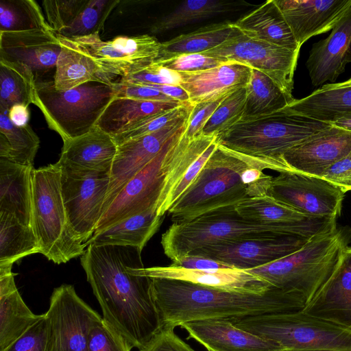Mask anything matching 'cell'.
I'll return each mask as SVG.
<instances>
[{
    "label": "cell",
    "mask_w": 351,
    "mask_h": 351,
    "mask_svg": "<svg viewBox=\"0 0 351 351\" xmlns=\"http://www.w3.org/2000/svg\"><path fill=\"white\" fill-rule=\"evenodd\" d=\"M141 252L131 246L90 244L80 257L102 318L138 350L162 328L151 278L129 270L143 263Z\"/></svg>",
    "instance_id": "cell-1"
},
{
    "label": "cell",
    "mask_w": 351,
    "mask_h": 351,
    "mask_svg": "<svg viewBox=\"0 0 351 351\" xmlns=\"http://www.w3.org/2000/svg\"><path fill=\"white\" fill-rule=\"evenodd\" d=\"M151 290L162 327L173 328L194 321L298 311L306 305L302 294L274 287L264 293H254L151 278Z\"/></svg>",
    "instance_id": "cell-2"
},
{
    "label": "cell",
    "mask_w": 351,
    "mask_h": 351,
    "mask_svg": "<svg viewBox=\"0 0 351 351\" xmlns=\"http://www.w3.org/2000/svg\"><path fill=\"white\" fill-rule=\"evenodd\" d=\"M330 124L287 111L285 108L261 117L239 121L217 134L218 144L250 158L255 167L290 172L284 154Z\"/></svg>",
    "instance_id": "cell-3"
},
{
    "label": "cell",
    "mask_w": 351,
    "mask_h": 351,
    "mask_svg": "<svg viewBox=\"0 0 351 351\" xmlns=\"http://www.w3.org/2000/svg\"><path fill=\"white\" fill-rule=\"evenodd\" d=\"M350 242L351 229L337 228L311 238L285 257L245 271L272 287L302 294L307 304L330 278Z\"/></svg>",
    "instance_id": "cell-4"
},
{
    "label": "cell",
    "mask_w": 351,
    "mask_h": 351,
    "mask_svg": "<svg viewBox=\"0 0 351 351\" xmlns=\"http://www.w3.org/2000/svg\"><path fill=\"white\" fill-rule=\"evenodd\" d=\"M252 166L245 156L220 145L197 178L169 210L172 223L192 221L235 206L247 197L241 173Z\"/></svg>",
    "instance_id": "cell-5"
},
{
    "label": "cell",
    "mask_w": 351,
    "mask_h": 351,
    "mask_svg": "<svg viewBox=\"0 0 351 351\" xmlns=\"http://www.w3.org/2000/svg\"><path fill=\"white\" fill-rule=\"evenodd\" d=\"M32 227L40 254L54 263H65L86 251L69 223L58 162L33 171Z\"/></svg>",
    "instance_id": "cell-6"
},
{
    "label": "cell",
    "mask_w": 351,
    "mask_h": 351,
    "mask_svg": "<svg viewBox=\"0 0 351 351\" xmlns=\"http://www.w3.org/2000/svg\"><path fill=\"white\" fill-rule=\"evenodd\" d=\"M282 351H351V330L303 310L228 319Z\"/></svg>",
    "instance_id": "cell-7"
},
{
    "label": "cell",
    "mask_w": 351,
    "mask_h": 351,
    "mask_svg": "<svg viewBox=\"0 0 351 351\" xmlns=\"http://www.w3.org/2000/svg\"><path fill=\"white\" fill-rule=\"evenodd\" d=\"M280 235L291 234L279 226L243 219L231 206L190 221L172 223L162 234L161 245L165 254L174 263L206 245Z\"/></svg>",
    "instance_id": "cell-8"
},
{
    "label": "cell",
    "mask_w": 351,
    "mask_h": 351,
    "mask_svg": "<svg viewBox=\"0 0 351 351\" xmlns=\"http://www.w3.org/2000/svg\"><path fill=\"white\" fill-rule=\"evenodd\" d=\"M112 84L89 82L65 91L57 90L53 81L36 83L35 104L49 128L63 142L92 130L108 104L115 97Z\"/></svg>",
    "instance_id": "cell-9"
},
{
    "label": "cell",
    "mask_w": 351,
    "mask_h": 351,
    "mask_svg": "<svg viewBox=\"0 0 351 351\" xmlns=\"http://www.w3.org/2000/svg\"><path fill=\"white\" fill-rule=\"evenodd\" d=\"M186 127L171 138L159 154L126 183L101 217L94 234L147 210L158 211L167 179L175 164L178 143Z\"/></svg>",
    "instance_id": "cell-10"
},
{
    "label": "cell",
    "mask_w": 351,
    "mask_h": 351,
    "mask_svg": "<svg viewBox=\"0 0 351 351\" xmlns=\"http://www.w3.org/2000/svg\"><path fill=\"white\" fill-rule=\"evenodd\" d=\"M45 314V351H88L90 331L102 319L73 285L65 284L54 289Z\"/></svg>",
    "instance_id": "cell-11"
},
{
    "label": "cell",
    "mask_w": 351,
    "mask_h": 351,
    "mask_svg": "<svg viewBox=\"0 0 351 351\" xmlns=\"http://www.w3.org/2000/svg\"><path fill=\"white\" fill-rule=\"evenodd\" d=\"M99 66L103 82L112 84L127 77L159 56L161 43L152 36H119L104 41L99 33L70 38ZM117 80V81H118Z\"/></svg>",
    "instance_id": "cell-12"
},
{
    "label": "cell",
    "mask_w": 351,
    "mask_h": 351,
    "mask_svg": "<svg viewBox=\"0 0 351 351\" xmlns=\"http://www.w3.org/2000/svg\"><path fill=\"white\" fill-rule=\"evenodd\" d=\"M58 164L61 169L62 193L70 226L77 239L84 243L93 235L102 215L110 173Z\"/></svg>",
    "instance_id": "cell-13"
},
{
    "label": "cell",
    "mask_w": 351,
    "mask_h": 351,
    "mask_svg": "<svg viewBox=\"0 0 351 351\" xmlns=\"http://www.w3.org/2000/svg\"><path fill=\"white\" fill-rule=\"evenodd\" d=\"M208 56L237 62L269 76L293 97V75L299 52L247 36L237 27L220 45L202 53Z\"/></svg>",
    "instance_id": "cell-14"
},
{
    "label": "cell",
    "mask_w": 351,
    "mask_h": 351,
    "mask_svg": "<svg viewBox=\"0 0 351 351\" xmlns=\"http://www.w3.org/2000/svg\"><path fill=\"white\" fill-rule=\"evenodd\" d=\"M345 193L322 178L282 172L273 177L267 195L304 215L337 219Z\"/></svg>",
    "instance_id": "cell-15"
},
{
    "label": "cell",
    "mask_w": 351,
    "mask_h": 351,
    "mask_svg": "<svg viewBox=\"0 0 351 351\" xmlns=\"http://www.w3.org/2000/svg\"><path fill=\"white\" fill-rule=\"evenodd\" d=\"M308 241L293 235L232 241L206 245L189 254L213 259L232 269L247 270L285 257L300 249Z\"/></svg>",
    "instance_id": "cell-16"
},
{
    "label": "cell",
    "mask_w": 351,
    "mask_h": 351,
    "mask_svg": "<svg viewBox=\"0 0 351 351\" xmlns=\"http://www.w3.org/2000/svg\"><path fill=\"white\" fill-rule=\"evenodd\" d=\"M188 118L117 146L102 215L126 183L154 160L171 138L186 126Z\"/></svg>",
    "instance_id": "cell-17"
},
{
    "label": "cell",
    "mask_w": 351,
    "mask_h": 351,
    "mask_svg": "<svg viewBox=\"0 0 351 351\" xmlns=\"http://www.w3.org/2000/svg\"><path fill=\"white\" fill-rule=\"evenodd\" d=\"M351 152V132L330 125L288 149L282 161L290 172L321 177Z\"/></svg>",
    "instance_id": "cell-18"
},
{
    "label": "cell",
    "mask_w": 351,
    "mask_h": 351,
    "mask_svg": "<svg viewBox=\"0 0 351 351\" xmlns=\"http://www.w3.org/2000/svg\"><path fill=\"white\" fill-rule=\"evenodd\" d=\"M234 208L243 219L279 226L290 234L308 240L337 228V219L304 215L267 195L246 197Z\"/></svg>",
    "instance_id": "cell-19"
},
{
    "label": "cell",
    "mask_w": 351,
    "mask_h": 351,
    "mask_svg": "<svg viewBox=\"0 0 351 351\" xmlns=\"http://www.w3.org/2000/svg\"><path fill=\"white\" fill-rule=\"evenodd\" d=\"M60 51V41L51 30L0 32V59L28 66L36 83L56 69Z\"/></svg>",
    "instance_id": "cell-20"
},
{
    "label": "cell",
    "mask_w": 351,
    "mask_h": 351,
    "mask_svg": "<svg viewBox=\"0 0 351 351\" xmlns=\"http://www.w3.org/2000/svg\"><path fill=\"white\" fill-rule=\"evenodd\" d=\"M134 274L151 278L184 281L226 291L262 293L272 286L263 279L245 270L237 269H191L171 265L143 267V264L129 267Z\"/></svg>",
    "instance_id": "cell-21"
},
{
    "label": "cell",
    "mask_w": 351,
    "mask_h": 351,
    "mask_svg": "<svg viewBox=\"0 0 351 351\" xmlns=\"http://www.w3.org/2000/svg\"><path fill=\"white\" fill-rule=\"evenodd\" d=\"M298 45L335 27L351 0H275Z\"/></svg>",
    "instance_id": "cell-22"
},
{
    "label": "cell",
    "mask_w": 351,
    "mask_h": 351,
    "mask_svg": "<svg viewBox=\"0 0 351 351\" xmlns=\"http://www.w3.org/2000/svg\"><path fill=\"white\" fill-rule=\"evenodd\" d=\"M351 62V6L329 36L311 47L306 66L315 86L334 83Z\"/></svg>",
    "instance_id": "cell-23"
},
{
    "label": "cell",
    "mask_w": 351,
    "mask_h": 351,
    "mask_svg": "<svg viewBox=\"0 0 351 351\" xmlns=\"http://www.w3.org/2000/svg\"><path fill=\"white\" fill-rule=\"evenodd\" d=\"M303 311L351 330V247Z\"/></svg>",
    "instance_id": "cell-24"
},
{
    "label": "cell",
    "mask_w": 351,
    "mask_h": 351,
    "mask_svg": "<svg viewBox=\"0 0 351 351\" xmlns=\"http://www.w3.org/2000/svg\"><path fill=\"white\" fill-rule=\"evenodd\" d=\"M252 69L245 64L228 61L217 67L196 72L180 73V86L189 95V103L218 100L245 87Z\"/></svg>",
    "instance_id": "cell-25"
},
{
    "label": "cell",
    "mask_w": 351,
    "mask_h": 351,
    "mask_svg": "<svg viewBox=\"0 0 351 351\" xmlns=\"http://www.w3.org/2000/svg\"><path fill=\"white\" fill-rule=\"evenodd\" d=\"M208 351H282L274 343L235 326L228 319L194 321L180 326Z\"/></svg>",
    "instance_id": "cell-26"
},
{
    "label": "cell",
    "mask_w": 351,
    "mask_h": 351,
    "mask_svg": "<svg viewBox=\"0 0 351 351\" xmlns=\"http://www.w3.org/2000/svg\"><path fill=\"white\" fill-rule=\"evenodd\" d=\"M63 143L60 165L110 173L117 145L108 134L95 127L88 133Z\"/></svg>",
    "instance_id": "cell-27"
},
{
    "label": "cell",
    "mask_w": 351,
    "mask_h": 351,
    "mask_svg": "<svg viewBox=\"0 0 351 351\" xmlns=\"http://www.w3.org/2000/svg\"><path fill=\"white\" fill-rule=\"evenodd\" d=\"M34 169L0 158V213L12 214L31 227Z\"/></svg>",
    "instance_id": "cell-28"
},
{
    "label": "cell",
    "mask_w": 351,
    "mask_h": 351,
    "mask_svg": "<svg viewBox=\"0 0 351 351\" xmlns=\"http://www.w3.org/2000/svg\"><path fill=\"white\" fill-rule=\"evenodd\" d=\"M233 25L248 37L300 52L293 34L275 0H268Z\"/></svg>",
    "instance_id": "cell-29"
},
{
    "label": "cell",
    "mask_w": 351,
    "mask_h": 351,
    "mask_svg": "<svg viewBox=\"0 0 351 351\" xmlns=\"http://www.w3.org/2000/svg\"><path fill=\"white\" fill-rule=\"evenodd\" d=\"M285 108L291 113L330 124L351 114V86L345 82L324 84L309 95L295 99Z\"/></svg>",
    "instance_id": "cell-30"
},
{
    "label": "cell",
    "mask_w": 351,
    "mask_h": 351,
    "mask_svg": "<svg viewBox=\"0 0 351 351\" xmlns=\"http://www.w3.org/2000/svg\"><path fill=\"white\" fill-rule=\"evenodd\" d=\"M183 104L186 103L147 101L115 96L101 115L96 127L114 137L150 117Z\"/></svg>",
    "instance_id": "cell-31"
},
{
    "label": "cell",
    "mask_w": 351,
    "mask_h": 351,
    "mask_svg": "<svg viewBox=\"0 0 351 351\" xmlns=\"http://www.w3.org/2000/svg\"><path fill=\"white\" fill-rule=\"evenodd\" d=\"M56 35L61 51L53 79L56 89L65 91L89 82H103L101 70L93 58L70 38Z\"/></svg>",
    "instance_id": "cell-32"
},
{
    "label": "cell",
    "mask_w": 351,
    "mask_h": 351,
    "mask_svg": "<svg viewBox=\"0 0 351 351\" xmlns=\"http://www.w3.org/2000/svg\"><path fill=\"white\" fill-rule=\"evenodd\" d=\"M164 216L156 210H149L126 219L99 233L84 243L97 245H120L137 247L141 252L159 230Z\"/></svg>",
    "instance_id": "cell-33"
},
{
    "label": "cell",
    "mask_w": 351,
    "mask_h": 351,
    "mask_svg": "<svg viewBox=\"0 0 351 351\" xmlns=\"http://www.w3.org/2000/svg\"><path fill=\"white\" fill-rule=\"evenodd\" d=\"M245 90V108L240 121L276 112L295 99L287 95L269 76L254 69H252Z\"/></svg>",
    "instance_id": "cell-34"
},
{
    "label": "cell",
    "mask_w": 351,
    "mask_h": 351,
    "mask_svg": "<svg viewBox=\"0 0 351 351\" xmlns=\"http://www.w3.org/2000/svg\"><path fill=\"white\" fill-rule=\"evenodd\" d=\"M36 83L32 70L21 62L0 59V112L15 104H35Z\"/></svg>",
    "instance_id": "cell-35"
},
{
    "label": "cell",
    "mask_w": 351,
    "mask_h": 351,
    "mask_svg": "<svg viewBox=\"0 0 351 351\" xmlns=\"http://www.w3.org/2000/svg\"><path fill=\"white\" fill-rule=\"evenodd\" d=\"M40 250L32 227L12 214L0 213V267H12L19 259Z\"/></svg>",
    "instance_id": "cell-36"
},
{
    "label": "cell",
    "mask_w": 351,
    "mask_h": 351,
    "mask_svg": "<svg viewBox=\"0 0 351 351\" xmlns=\"http://www.w3.org/2000/svg\"><path fill=\"white\" fill-rule=\"evenodd\" d=\"M233 23L223 22L202 27L161 43L157 59L185 53H199L210 50L226 41L235 31Z\"/></svg>",
    "instance_id": "cell-37"
},
{
    "label": "cell",
    "mask_w": 351,
    "mask_h": 351,
    "mask_svg": "<svg viewBox=\"0 0 351 351\" xmlns=\"http://www.w3.org/2000/svg\"><path fill=\"white\" fill-rule=\"evenodd\" d=\"M43 315L32 313L18 290L0 300V351L21 337Z\"/></svg>",
    "instance_id": "cell-38"
},
{
    "label": "cell",
    "mask_w": 351,
    "mask_h": 351,
    "mask_svg": "<svg viewBox=\"0 0 351 351\" xmlns=\"http://www.w3.org/2000/svg\"><path fill=\"white\" fill-rule=\"evenodd\" d=\"M237 4L220 0H189L151 26L158 34L234 10Z\"/></svg>",
    "instance_id": "cell-39"
},
{
    "label": "cell",
    "mask_w": 351,
    "mask_h": 351,
    "mask_svg": "<svg viewBox=\"0 0 351 351\" xmlns=\"http://www.w3.org/2000/svg\"><path fill=\"white\" fill-rule=\"evenodd\" d=\"M32 29L51 30L35 1L1 0L0 32Z\"/></svg>",
    "instance_id": "cell-40"
},
{
    "label": "cell",
    "mask_w": 351,
    "mask_h": 351,
    "mask_svg": "<svg viewBox=\"0 0 351 351\" xmlns=\"http://www.w3.org/2000/svg\"><path fill=\"white\" fill-rule=\"evenodd\" d=\"M0 133L8 139L10 147L9 160L14 163L34 167V161L40 145V139L27 124L23 127L14 125L8 113L0 112Z\"/></svg>",
    "instance_id": "cell-41"
},
{
    "label": "cell",
    "mask_w": 351,
    "mask_h": 351,
    "mask_svg": "<svg viewBox=\"0 0 351 351\" xmlns=\"http://www.w3.org/2000/svg\"><path fill=\"white\" fill-rule=\"evenodd\" d=\"M119 1L88 0L76 19L60 34L66 38H78L99 33L111 11Z\"/></svg>",
    "instance_id": "cell-42"
},
{
    "label": "cell",
    "mask_w": 351,
    "mask_h": 351,
    "mask_svg": "<svg viewBox=\"0 0 351 351\" xmlns=\"http://www.w3.org/2000/svg\"><path fill=\"white\" fill-rule=\"evenodd\" d=\"M245 97V87L226 97L205 124L201 134H219L240 121L244 111Z\"/></svg>",
    "instance_id": "cell-43"
},
{
    "label": "cell",
    "mask_w": 351,
    "mask_h": 351,
    "mask_svg": "<svg viewBox=\"0 0 351 351\" xmlns=\"http://www.w3.org/2000/svg\"><path fill=\"white\" fill-rule=\"evenodd\" d=\"M193 105L183 104L175 108L155 114L113 137L117 146L130 139L154 133L189 117Z\"/></svg>",
    "instance_id": "cell-44"
},
{
    "label": "cell",
    "mask_w": 351,
    "mask_h": 351,
    "mask_svg": "<svg viewBox=\"0 0 351 351\" xmlns=\"http://www.w3.org/2000/svg\"><path fill=\"white\" fill-rule=\"evenodd\" d=\"M88 1H43L46 20L51 30L60 34L76 19Z\"/></svg>",
    "instance_id": "cell-45"
},
{
    "label": "cell",
    "mask_w": 351,
    "mask_h": 351,
    "mask_svg": "<svg viewBox=\"0 0 351 351\" xmlns=\"http://www.w3.org/2000/svg\"><path fill=\"white\" fill-rule=\"evenodd\" d=\"M133 346L103 318L90 330L88 351H130Z\"/></svg>",
    "instance_id": "cell-46"
},
{
    "label": "cell",
    "mask_w": 351,
    "mask_h": 351,
    "mask_svg": "<svg viewBox=\"0 0 351 351\" xmlns=\"http://www.w3.org/2000/svg\"><path fill=\"white\" fill-rule=\"evenodd\" d=\"M156 60L163 66L179 73L210 69L228 62L202 53L180 54Z\"/></svg>",
    "instance_id": "cell-47"
},
{
    "label": "cell",
    "mask_w": 351,
    "mask_h": 351,
    "mask_svg": "<svg viewBox=\"0 0 351 351\" xmlns=\"http://www.w3.org/2000/svg\"><path fill=\"white\" fill-rule=\"evenodd\" d=\"M119 80L143 84L180 86L182 79L179 72L167 69L155 60Z\"/></svg>",
    "instance_id": "cell-48"
},
{
    "label": "cell",
    "mask_w": 351,
    "mask_h": 351,
    "mask_svg": "<svg viewBox=\"0 0 351 351\" xmlns=\"http://www.w3.org/2000/svg\"><path fill=\"white\" fill-rule=\"evenodd\" d=\"M46 336L44 314L40 320L3 351H45Z\"/></svg>",
    "instance_id": "cell-49"
},
{
    "label": "cell",
    "mask_w": 351,
    "mask_h": 351,
    "mask_svg": "<svg viewBox=\"0 0 351 351\" xmlns=\"http://www.w3.org/2000/svg\"><path fill=\"white\" fill-rule=\"evenodd\" d=\"M112 86L117 97H128L147 101H178L145 84L118 80L112 83Z\"/></svg>",
    "instance_id": "cell-50"
},
{
    "label": "cell",
    "mask_w": 351,
    "mask_h": 351,
    "mask_svg": "<svg viewBox=\"0 0 351 351\" xmlns=\"http://www.w3.org/2000/svg\"><path fill=\"white\" fill-rule=\"evenodd\" d=\"M224 98L193 106L184 136L189 139H193L200 135L205 124Z\"/></svg>",
    "instance_id": "cell-51"
},
{
    "label": "cell",
    "mask_w": 351,
    "mask_h": 351,
    "mask_svg": "<svg viewBox=\"0 0 351 351\" xmlns=\"http://www.w3.org/2000/svg\"><path fill=\"white\" fill-rule=\"evenodd\" d=\"M139 351H195L171 327H162Z\"/></svg>",
    "instance_id": "cell-52"
},
{
    "label": "cell",
    "mask_w": 351,
    "mask_h": 351,
    "mask_svg": "<svg viewBox=\"0 0 351 351\" xmlns=\"http://www.w3.org/2000/svg\"><path fill=\"white\" fill-rule=\"evenodd\" d=\"M345 193L351 191V152L332 164L321 176Z\"/></svg>",
    "instance_id": "cell-53"
},
{
    "label": "cell",
    "mask_w": 351,
    "mask_h": 351,
    "mask_svg": "<svg viewBox=\"0 0 351 351\" xmlns=\"http://www.w3.org/2000/svg\"><path fill=\"white\" fill-rule=\"evenodd\" d=\"M272 178L259 168L249 166L245 169L241 173V180L247 186V197L267 195Z\"/></svg>",
    "instance_id": "cell-54"
},
{
    "label": "cell",
    "mask_w": 351,
    "mask_h": 351,
    "mask_svg": "<svg viewBox=\"0 0 351 351\" xmlns=\"http://www.w3.org/2000/svg\"><path fill=\"white\" fill-rule=\"evenodd\" d=\"M171 265L175 267L199 270L232 269L229 265L213 259L191 254L180 258Z\"/></svg>",
    "instance_id": "cell-55"
},
{
    "label": "cell",
    "mask_w": 351,
    "mask_h": 351,
    "mask_svg": "<svg viewBox=\"0 0 351 351\" xmlns=\"http://www.w3.org/2000/svg\"><path fill=\"white\" fill-rule=\"evenodd\" d=\"M154 88L158 90L166 96L177 100L182 103H189V97L186 91L180 86L173 85H162V84H145Z\"/></svg>",
    "instance_id": "cell-56"
},
{
    "label": "cell",
    "mask_w": 351,
    "mask_h": 351,
    "mask_svg": "<svg viewBox=\"0 0 351 351\" xmlns=\"http://www.w3.org/2000/svg\"><path fill=\"white\" fill-rule=\"evenodd\" d=\"M8 117L18 127L27 125L29 119L28 106L20 104L12 106L8 112Z\"/></svg>",
    "instance_id": "cell-57"
},
{
    "label": "cell",
    "mask_w": 351,
    "mask_h": 351,
    "mask_svg": "<svg viewBox=\"0 0 351 351\" xmlns=\"http://www.w3.org/2000/svg\"><path fill=\"white\" fill-rule=\"evenodd\" d=\"M330 125L351 132V114L344 116Z\"/></svg>",
    "instance_id": "cell-58"
},
{
    "label": "cell",
    "mask_w": 351,
    "mask_h": 351,
    "mask_svg": "<svg viewBox=\"0 0 351 351\" xmlns=\"http://www.w3.org/2000/svg\"><path fill=\"white\" fill-rule=\"evenodd\" d=\"M346 84H347L348 85H350L351 86V77L347 80L346 81H344Z\"/></svg>",
    "instance_id": "cell-59"
},
{
    "label": "cell",
    "mask_w": 351,
    "mask_h": 351,
    "mask_svg": "<svg viewBox=\"0 0 351 351\" xmlns=\"http://www.w3.org/2000/svg\"><path fill=\"white\" fill-rule=\"evenodd\" d=\"M297 351H332V350H297Z\"/></svg>",
    "instance_id": "cell-60"
}]
</instances>
